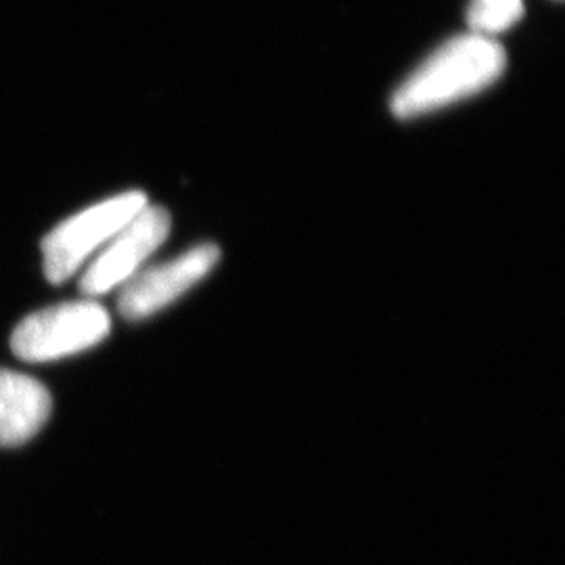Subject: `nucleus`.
<instances>
[{"label": "nucleus", "mask_w": 565, "mask_h": 565, "mask_svg": "<svg viewBox=\"0 0 565 565\" xmlns=\"http://www.w3.org/2000/svg\"><path fill=\"white\" fill-rule=\"evenodd\" d=\"M507 70V51L497 39L467 32L443 42L394 90L390 111L415 120L471 99L494 86Z\"/></svg>", "instance_id": "nucleus-1"}, {"label": "nucleus", "mask_w": 565, "mask_h": 565, "mask_svg": "<svg viewBox=\"0 0 565 565\" xmlns=\"http://www.w3.org/2000/svg\"><path fill=\"white\" fill-rule=\"evenodd\" d=\"M147 203V193L124 191L57 224L42 242L46 279L61 285L78 275Z\"/></svg>", "instance_id": "nucleus-2"}, {"label": "nucleus", "mask_w": 565, "mask_h": 565, "mask_svg": "<svg viewBox=\"0 0 565 565\" xmlns=\"http://www.w3.org/2000/svg\"><path fill=\"white\" fill-rule=\"evenodd\" d=\"M109 333L111 317L107 308L86 298L25 317L11 335V348L25 363H51L99 345Z\"/></svg>", "instance_id": "nucleus-3"}, {"label": "nucleus", "mask_w": 565, "mask_h": 565, "mask_svg": "<svg viewBox=\"0 0 565 565\" xmlns=\"http://www.w3.org/2000/svg\"><path fill=\"white\" fill-rule=\"evenodd\" d=\"M172 231V216L162 205L147 203L141 212L124 224L114 239L84 266L81 291L86 298H102L120 289L139 275L151 256L162 247Z\"/></svg>", "instance_id": "nucleus-4"}, {"label": "nucleus", "mask_w": 565, "mask_h": 565, "mask_svg": "<svg viewBox=\"0 0 565 565\" xmlns=\"http://www.w3.org/2000/svg\"><path fill=\"white\" fill-rule=\"evenodd\" d=\"M223 252L216 243H200L166 263L145 266L120 287L118 310L126 321H142L179 302L218 266Z\"/></svg>", "instance_id": "nucleus-5"}, {"label": "nucleus", "mask_w": 565, "mask_h": 565, "mask_svg": "<svg viewBox=\"0 0 565 565\" xmlns=\"http://www.w3.org/2000/svg\"><path fill=\"white\" fill-rule=\"evenodd\" d=\"M51 408V394L39 380L0 369V446H20L34 438L49 422Z\"/></svg>", "instance_id": "nucleus-6"}, {"label": "nucleus", "mask_w": 565, "mask_h": 565, "mask_svg": "<svg viewBox=\"0 0 565 565\" xmlns=\"http://www.w3.org/2000/svg\"><path fill=\"white\" fill-rule=\"evenodd\" d=\"M524 0H469L467 28L473 34L497 39L524 18Z\"/></svg>", "instance_id": "nucleus-7"}]
</instances>
